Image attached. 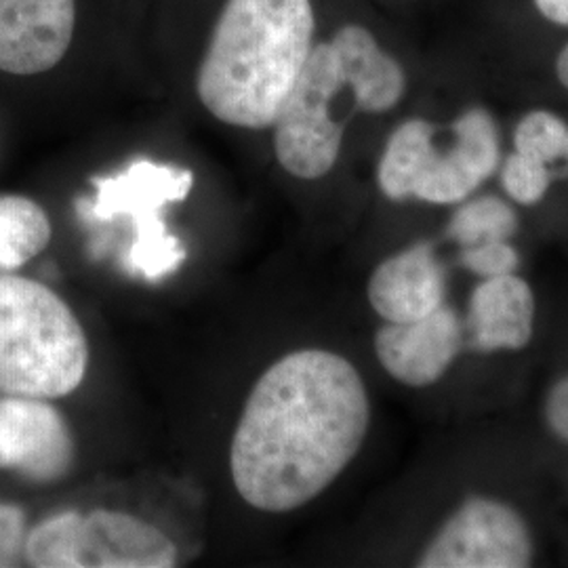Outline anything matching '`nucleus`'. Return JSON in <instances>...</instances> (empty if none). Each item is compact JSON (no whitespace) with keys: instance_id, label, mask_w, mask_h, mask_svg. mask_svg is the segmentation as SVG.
Segmentation results:
<instances>
[{"instance_id":"1a4fd4ad","label":"nucleus","mask_w":568,"mask_h":568,"mask_svg":"<svg viewBox=\"0 0 568 568\" xmlns=\"http://www.w3.org/2000/svg\"><path fill=\"white\" fill-rule=\"evenodd\" d=\"M74 21V0H0V70L30 77L55 68Z\"/></svg>"},{"instance_id":"a211bd4d","label":"nucleus","mask_w":568,"mask_h":568,"mask_svg":"<svg viewBox=\"0 0 568 568\" xmlns=\"http://www.w3.org/2000/svg\"><path fill=\"white\" fill-rule=\"evenodd\" d=\"M568 126L556 114L537 110L530 112L516 126V152L539 163H554L565 156Z\"/></svg>"},{"instance_id":"ddd939ff","label":"nucleus","mask_w":568,"mask_h":568,"mask_svg":"<svg viewBox=\"0 0 568 568\" xmlns=\"http://www.w3.org/2000/svg\"><path fill=\"white\" fill-rule=\"evenodd\" d=\"M532 291L514 274L485 278L469 300L467 328L476 349L493 352L525 347L532 337Z\"/></svg>"},{"instance_id":"4468645a","label":"nucleus","mask_w":568,"mask_h":568,"mask_svg":"<svg viewBox=\"0 0 568 568\" xmlns=\"http://www.w3.org/2000/svg\"><path fill=\"white\" fill-rule=\"evenodd\" d=\"M339 72L354 93L356 110L379 114L392 110L405 95L400 63L392 60L361 26H345L331 42Z\"/></svg>"},{"instance_id":"9b49d317","label":"nucleus","mask_w":568,"mask_h":568,"mask_svg":"<svg viewBox=\"0 0 568 568\" xmlns=\"http://www.w3.org/2000/svg\"><path fill=\"white\" fill-rule=\"evenodd\" d=\"M464 331L457 314L440 305L410 323H389L375 335L382 366L400 384L426 387L436 384L462 349Z\"/></svg>"},{"instance_id":"dca6fc26","label":"nucleus","mask_w":568,"mask_h":568,"mask_svg":"<svg viewBox=\"0 0 568 568\" xmlns=\"http://www.w3.org/2000/svg\"><path fill=\"white\" fill-rule=\"evenodd\" d=\"M51 222L41 204L26 196H0V272H13L41 255Z\"/></svg>"},{"instance_id":"20e7f679","label":"nucleus","mask_w":568,"mask_h":568,"mask_svg":"<svg viewBox=\"0 0 568 568\" xmlns=\"http://www.w3.org/2000/svg\"><path fill=\"white\" fill-rule=\"evenodd\" d=\"M23 558L37 568H173V539L152 523L114 509L61 511L28 530Z\"/></svg>"},{"instance_id":"7ed1b4c3","label":"nucleus","mask_w":568,"mask_h":568,"mask_svg":"<svg viewBox=\"0 0 568 568\" xmlns=\"http://www.w3.org/2000/svg\"><path fill=\"white\" fill-rule=\"evenodd\" d=\"M89 342L49 286L0 274V394L53 400L87 375Z\"/></svg>"},{"instance_id":"f3484780","label":"nucleus","mask_w":568,"mask_h":568,"mask_svg":"<svg viewBox=\"0 0 568 568\" xmlns=\"http://www.w3.org/2000/svg\"><path fill=\"white\" fill-rule=\"evenodd\" d=\"M516 227L518 217L514 209L495 196H485L457 209L448 225V234L464 246H474L508 241Z\"/></svg>"},{"instance_id":"39448f33","label":"nucleus","mask_w":568,"mask_h":568,"mask_svg":"<svg viewBox=\"0 0 568 568\" xmlns=\"http://www.w3.org/2000/svg\"><path fill=\"white\" fill-rule=\"evenodd\" d=\"M95 199L81 201L79 211L95 222H112L121 215L133 222V244L126 267L148 281H159L185 262V248L169 234L163 209L187 199L194 175L187 169L138 161L114 178H95Z\"/></svg>"},{"instance_id":"393cba45","label":"nucleus","mask_w":568,"mask_h":568,"mask_svg":"<svg viewBox=\"0 0 568 568\" xmlns=\"http://www.w3.org/2000/svg\"><path fill=\"white\" fill-rule=\"evenodd\" d=\"M565 159H568V140H567V150H565Z\"/></svg>"},{"instance_id":"f8f14e48","label":"nucleus","mask_w":568,"mask_h":568,"mask_svg":"<svg viewBox=\"0 0 568 568\" xmlns=\"http://www.w3.org/2000/svg\"><path fill=\"white\" fill-rule=\"evenodd\" d=\"M445 267L426 243L389 257L368 281V302L387 323L419 321L445 304Z\"/></svg>"},{"instance_id":"6e6552de","label":"nucleus","mask_w":568,"mask_h":568,"mask_svg":"<svg viewBox=\"0 0 568 568\" xmlns=\"http://www.w3.org/2000/svg\"><path fill=\"white\" fill-rule=\"evenodd\" d=\"M74 459V436L55 406L42 398L0 396V469L34 483H55Z\"/></svg>"},{"instance_id":"6ab92c4d","label":"nucleus","mask_w":568,"mask_h":568,"mask_svg":"<svg viewBox=\"0 0 568 568\" xmlns=\"http://www.w3.org/2000/svg\"><path fill=\"white\" fill-rule=\"evenodd\" d=\"M504 187L520 204H537L548 192V164L528 159L525 154H511L504 166Z\"/></svg>"},{"instance_id":"f257e3e1","label":"nucleus","mask_w":568,"mask_h":568,"mask_svg":"<svg viewBox=\"0 0 568 568\" xmlns=\"http://www.w3.org/2000/svg\"><path fill=\"white\" fill-rule=\"evenodd\" d=\"M363 377L326 349L286 354L255 382L230 447V471L251 508L284 514L316 499L365 443Z\"/></svg>"},{"instance_id":"f03ea898","label":"nucleus","mask_w":568,"mask_h":568,"mask_svg":"<svg viewBox=\"0 0 568 568\" xmlns=\"http://www.w3.org/2000/svg\"><path fill=\"white\" fill-rule=\"evenodd\" d=\"M310 0H227L196 91L217 121L272 126L312 51Z\"/></svg>"},{"instance_id":"412c9836","label":"nucleus","mask_w":568,"mask_h":568,"mask_svg":"<svg viewBox=\"0 0 568 568\" xmlns=\"http://www.w3.org/2000/svg\"><path fill=\"white\" fill-rule=\"evenodd\" d=\"M26 514L18 506L0 504V568L18 567L26 548Z\"/></svg>"},{"instance_id":"5701e85b","label":"nucleus","mask_w":568,"mask_h":568,"mask_svg":"<svg viewBox=\"0 0 568 568\" xmlns=\"http://www.w3.org/2000/svg\"><path fill=\"white\" fill-rule=\"evenodd\" d=\"M535 4L546 20L568 26V0H535Z\"/></svg>"},{"instance_id":"0eeeda50","label":"nucleus","mask_w":568,"mask_h":568,"mask_svg":"<svg viewBox=\"0 0 568 568\" xmlns=\"http://www.w3.org/2000/svg\"><path fill=\"white\" fill-rule=\"evenodd\" d=\"M532 546L518 511L490 501L469 499L422 556L424 568H525Z\"/></svg>"},{"instance_id":"b1692460","label":"nucleus","mask_w":568,"mask_h":568,"mask_svg":"<svg viewBox=\"0 0 568 568\" xmlns=\"http://www.w3.org/2000/svg\"><path fill=\"white\" fill-rule=\"evenodd\" d=\"M556 74H558L560 82L568 89V44L562 49V53L558 55V60H556Z\"/></svg>"},{"instance_id":"9d476101","label":"nucleus","mask_w":568,"mask_h":568,"mask_svg":"<svg viewBox=\"0 0 568 568\" xmlns=\"http://www.w3.org/2000/svg\"><path fill=\"white\" fill-rule=\"evenodd\" d=\"M455 143L445 154L436 148L413 196L432 204H455L488 180L499 164V133L493 116L483 108H471L455 124Z\"/></svg>"},{"instance_id":"2eb2a0df","label":"nucleus","mask_w":568,"mask_h":568,"mask_svg":"<svg viewBox=\"0 0 568 568\" xmlns=\"http://www.w3.org/2000/svg\"><path fill=\"white\" fill-rule=\"evenodd\" d=\"M432 138L434 126L422 119L406 121L394 131L377 171L379 187L389 201H406L413 196L415 183L434 152Z\"/></svg>"},{"instance_id":"aec40b11","label":"nucleus","mask_w":568,"mask_h":568,"mask_svg":"<svg viewBox=\"0 0 568 568\" xmlns=\"http://www.w3.org/2000/svg\"><path fill=\"white\" fill-rule=\"evenodd\" d=\"M462 264L483 278H495L514 274L520 260L514 246H509L506 241H495L466 246V251L462 253Z\"/></svg>"},{"instance_id":"4be33fe9","label":"nucleus","mask_w":568,"mask_h":568,"mask_svg":"<svg viewBox=\"0 0 568 568\" xmlns=\"http://www.w3.org/2000/svg\"><path fill=\"white\" fill-rule=\"evenodd\" d=\"M548 419L554 432L568 440V379H562L551 389L548 403Z\"/></svg>"},{"instance_id":"423d86ee","label":"nucleus","mask_w":568,"mask_h":568,"mask_svg":"<svg viewBox=\"0 0 568 568\" xmlns=\"http://www.w3.org/2000/svg\"><path fill=\"white\" fill-rule=\"evenodd\" d=\"M344 89L347 84L331 42L312 47L272 124L274 152L286 173L300 180H318L335 166L345 122L335 119L331 108Z\"/></svg>"}]
</instances>
